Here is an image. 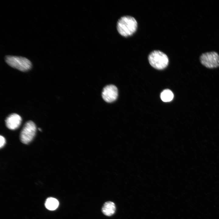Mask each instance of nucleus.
<instances>
[{"instance_id":"f257e3e1","label":"nucleus","mask_w":219,"mask_h":219,"mask_svg":"<svg viewBox=\"0 0 219 219\" xmlns=\"http://www.w3.org/2000/svg\"><path fill=\"white\" fill-rule=\"evenodd\" d=\"M137 23L136 19L130 16H124L117 21L116 28L117 31L121 36L127 37L132 36L136 31Z\"/></svg>"},{"instance_id":"f03ea898","label":"nucleus","mask_w":219,"mask_h":219,"mask_svg":"<svg viewBox=\"0 0 219 219\" xmlns=\"http://www.w3.org/2000/svg\"><path fill=\"white\" fill-rule=\"evenodd\" d=\"M148 60L152 67L158 70L165 68L168 66L169 62L167 56L159 50L152 51L148 55Z\"/></svg>"},{"instance_id":"7ed1b4c3","label":"nucleus","mask_w":219,"mask_h":219,"mask_svg":"<svg viewBox=\"0 0 219 219\" xmlns=\"http://www.w3.org/2000/svg\"><path fill=\"white\" fill-rule=\"evenodd\" d=\"M5 60L11 67L22 71H26L31 68V62L27 58L22 57L7 56Z\"/></svg>"},{"instance_id":"20e7f679","label":"nucleus","mask_w":219,"mask_h":219,"mask_svg":"<svg viewBox=\"0 0 219 219\" xmlns=\"http://www.w3.org/2000/svg\"><path fill=\"white\" fill-rule=\"evenodd\" d=\"M36 127L32 121L27 122L23 126L20 133V140L23 143L27 144L33 139L36 132Z\"/></svg>"},{"instance_id":"39448f33","label":"nucleus","mask_w":219,"mask_h":219,"mask_svg":"<svg viewBox=\"0 0 219 219\" xmlns=\"http://www.w3.org/2000/svg\"><path fill=\"white\" fill-rule=\"evenodd\" d=\"M201 63L208 68L219 66V55L216 52L211 51L202 54L200 57Z\"/></svg>"},{"instance_id":"423d86ee","label":"nucleus","mask_w":219,"mask_h":219,"mask_svg":"<svg viewBox=\"0 0 219 219\" xmlns=\"http://www.w3.org/2000/svg\"><path fill=\"white\" fill-rule=\"evenodd\" d=\"M118 96V89L114 85H107L103 89L102 96L104 100L107 102H114L117 99Z\"/></svg>"},{"instance_id":"0eeeda50","label":"nucleus","mask_w":219,"mask_h":219,"mask_svg":"<svg viewBox=\"0 0 219 219\" xmlns=\"http://www.w3.org/2000/svg\"><path fill=\"white\" fill-rule=\"evenodd\" d=\"M22 118L18 114L13 113L9 115L5 120L7 127L11 130H15L18 128L22 122Z\"/></svg>"},{"instance_id":"6e6552de","label":"nucleus","mask_w":219,"mask_h":219,"mask_svg":"<svg viewBox=\"0 0 219 219\" xmlns=\"http://www.w3.org/2000/svg\"><path fill=\"white\" fill-rule=\"evenodd\" d=\"M102 212L105 215L111 216L113 215L116 210V206L114 203L107 201L105 203L102 208Z\"/></svg>"},{"instance_id":"1a4fd4ad","label":"nucleus","mask_w":219,"mask_h":219,"mask_svg":"<svg viewBox=\"0 0 219 219\" xmlns=\"http://www.w3.org/2000/svg\"><path fill=\"white\" fill-rule=\"evenodd\" d=\"M58 201L53 197L48 198L45 202V206L48 209L53 210L57 208L59 205Z\"/></svg>"},{"instance_id":"9d476101","label":"nucleus","mask_w":219,"mask_h":219,"mask_svg":"<svg viewBox=\"0 0 219 219\" xmlns=\"http://www.w3.org/2000/svg\"><path fill=\"white\" fill-rule=\"evenodd\" d=\"M174 95L171 90L169 89L164 90L161 93L160 97L162 100L164 102H169L173 99Z\"/></svg>"},{"instance_id":"9b49d317","label":"nucleus","mask_w":219,"mask_h":219,"mask_svg":"<svg viewBox=\"0 0 219 219\" xmlns=\"http://www.w3.org/2000/svg\"><path fill=\"white\" fill-rule=\"evenodd\" d=\"M0 148H2L5 145V138L2 136L1 135L0 136Z\"/></svg>"},{"instance_id":"f8f14e48","label":"nucleus","mask_w":219,"mask_h":219,"mask_svg":"<svg viewBox=\"0 0 219 219\" xmlns=\"http://www.w3.org/2000/svg\"><path fill=\"white\" fill-rule=\"evenodd\" d=\"M39 130H40V131H41V129L40 128H39Z\"/></svg>"}]
</instances>
